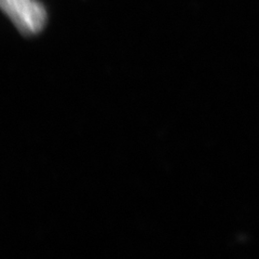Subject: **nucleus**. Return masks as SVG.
Instances as JSON below:
<instances>
[{"label": "nucleus", "instance_id": "obj_1", "mask_svg": "<svg viewBox=\"0 0 259 259\" xmlns=\"http://www.w3.org/2000/svg\"><path fill=\"white\" fill-rule=\"evenodd\" d=\"M0 5L23 35H36L46 25V9L37 0H0Z\"/></svg>", "mask_w": 259, "mask_h": 259}]
</instances>
